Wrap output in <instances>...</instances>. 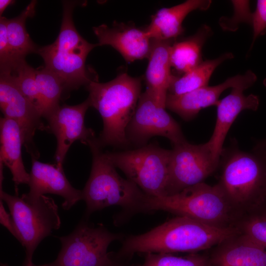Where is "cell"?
<instances>
[{"label":"cell","mask_w":266,"mask_h":266,"mask_svg":"<svg viewBox=\"0 0 266 266\" xmlns=\"http://www.w3.org/2000/svg\"><path fill=\"white\" fill-rule=\"evenodd\" d=\"M239 233L235 227L219 228L178 216L139 235L127 238L121 253H197L217 246Z\"/></svg>","instance_id":"6da1fadb"},{"label":"cell","mask_w":266,"mask_h":266,"mask_svg":"<svg viewBox=\"0 0 266 266\" xmlns=\"http://www.w3.org/2000/svg\"><path fill=\"white\" fill-rule=\"evenodd\" d=\"M86 87L90 107L102 119L103 129L98 138L101 146H128L127 129L141 94V78L124 72L106 83L92 80Z\"/></svg>","instance_id":"7a4b0ae2"},{"label":"cell","mask_w":266,"mask_h":266,"mask_svg":"<svg viewBox=\"0 0 266 266\" xmlns=\"http://www.w3.org/2000/svg\"><path fill=\"white\" fill-rule=\"evenodd\" d=\"M217 185L239 214L253 211L266 200V156L254 150L242 151L232 145L224 148L219 159Z\"/></svg>","instance_id":"3957f363"},{"label":"cell","mask_w":266,"mask_h":266,"mask_svg":"<svg viewBox=\"0 0 266 266\" xmlns=\"http://www.w3.org/2000/svg\"><path fill=\"white\" fill-rule=\"evenodd\" d=\"M163 210L208 226L228 228L238 221L237 211L217 184L202 182L169 196L147 197L141 211Z\"/></svg>","instance_id":"277c9868"},{"label":"cell","mask_w":266,"mask_h":266,"mask_svg":"<svg viewBox=\"0 0 266 266\" xmlns=\"http://www.w3.org/2000/svg\"><path fill=\"white\" fill-rule=\"evenodd\" d=\"M63 3V18L58 36L52 44L38 47L37 53L43 58L45 66L60 78L65 95L94 80L90 77L85 62L98 44L88 42L76 29L72 13L76 2L68 0Z\"/></svg>","instance_id":"5b68a950"},{"label":"cell","mask_w":266,"mask_h":266,"mask_svg":"<svg viewBox=\"0 0 266 266\" xmlns=\"http://www.w3.org/2000/svg\"><path fill=\"white\" fill-rule=\"evenodd\" d=\"M92 155L89 179L82 190L86 216L111 206L141 211L148 197L136 184L122 178L106 158L96 137L87 145Z\"/></svg>","instance_id":"8992f818"},{"label":"cell","mask_w":266,"mask_h":266,"mask_svg":"<svg viewBox=\"0 0 266 266\" xmlns=\"http://www.w3.org/2000/svg\"><path fill=\"white\" fill-rule=\"evenodd\" d=\"M0 197L8 206L20 237L19 242L25 248L24 265L30 264L39 243L61 226L58 206L52 198L45 195L30 200L24 194L19 197L1 189Z\"/></svg>","instance_id":"52a82bcc"},{"label":"cell","mask_w":266,"mask_h":266,"mask_svg":"<svg viewBox=\"0 0 266 266\" xmlns=\"http://www.w3.org/2000/svg\"><path fill=\"white\" fill-rule=\"evenodd\" d=\"M171 150L150 144L120 152H106L105 156L127 179L150 197L166 194Z\"/></svg>","instance_id":"ba28073f"},{"label":"cell","mask_w":266,"mask_h":266,"mask_svg":"<svg viewBox=\"0 0 266 266\" xmlns=\"http://www.w3.org/2000/svg\"><path fill=\"white\" fill-rule=\"evenodd\" d=\"M58 238L61 250L48 266H118L107 249L120 235L104 228L93 227L83 220L69 234Z\"/></svg>","instance_id":"9c48e42d"},{"label":"cell","mask_w":266,"mask_h":266,"mask_svg":"<svg viewBox=\"0 0 266 266\" xmlns=\"http://www.w3.org/2000/svg\"><path fill=\"white\" fill-rule=\"evenodd\" d=\"M219 164L206 142L193 144L186 141L173 145L170 153L166 196L203 182L217 170Z\"/></svg>","instance_id":"30bf717a"},{"label":"cell","mask_w":266,"mask_h":266,"mask_svg":"<svg viewBox=\"0 0 266 266\" xmlns=\"http://www.w3.org/2000/svg\"><path fill=\"white\" fill-rule=\"evenodd\" d=\"M147 91L141 93L134 114L127 129L130 144H147L155 136L167 138L173 145L187 141L178 123Z\"/></svg>","instance_id":"8fae6325"},{"label":"cell","mask_w":266,"mask_h":266,"mask_svg":"<svg viewBox=\"0 0 266 266\" xmlns=\"http://www.w3.org/2000/svg\"><path fill=\"white\" fill-rule=\"evenodd\" d=\"M0 71V107L3 117L17 123L23 145L32 159L37 160L39 153L33 138L37 130L47 132V125L37 109L21 92L10 71Z\"/></svg>","instance_id":"7c38bea8"},{"label":"cell","mask_w":266,"mask_h":266,"mask_svg":"<svg viewBox=\"0 0 266 266\" xmlns=\"http://www.w3.org/2000/svg\"><path fill=\"white\" fill-rule=\"evenodd\" d=\"M89 107L87 99L77 105H60L46 118L48 123L47 132L52 133L56 138L55 159V164L59 168H63L65 158L73 142L79 140L87 145L89 141L96 137L94 130L85 125V116Z\"/></svg>","instance_id":"4fadbf2b"},{"label":"cell","mask_w":266,"mask_h":266,"mask_svg":"<svg viewBox=\"0 0 266 266\" xmlns=\"http://www.w3.org/2000/svg\"><path fill=\"white\" fill-rule=\"evenodd\" d=\"M251 70L243 75H236L215 86H206L194 91L179 95L167 94L166 107L185 121L195 118L202 109L218 104L222 93L228 88H238L245 90L256 81Z\"/></svg>","instance_id":"5bb4252c"},{"label":"cell","mask_w":266,"mask_h":266,"mask_svg":"<svg viewBox=\"0 0 266 266\" xmlns=\"http://www.w3.org/2000/svg\"><path fill=\"white\" fill-rule=\"evenodd\" d=\"M28 185L29 191L24 194L30 200H35L47 194L62 197V207L70 209L80 200H83L82 190L74 188L67 180L63 168L56 164L44 163L32 159Z\"/></svg>","instance_id":"9a60e30c"},{"label":"cell","mask_w":266,"mask_h":266,"mask_svg":"<svg viewBox=\"0 0 266 266\" xmlns=\"http://www.w3.org/2000/svg\"><path fill=\"white\" fill-rule=\"evenodd\" d=\"M99 43L109 45L117 50L127 62L147 58L152 40L145 29L133 24L114 22L111 27L102 24L93 28Z\"/></svg>","instance_id":"2e32d148"},{"label":"cell","mask_w":266,"mask_h":266,"mask_svg":"<svg viewBox=\"0 0 266 266\" xmlns=\"http://www.w3.org/2000/svg\"><path fill=\"white\" fill-rule=\"evenodd\" d=\"M243 89L232 88L231 93L219 100L217 104L216 123L213 133L206 142L214 158L219 161L224 149L223 144L231 126L243 110H256L259 100L253 94L245 96Z\"/></svg>","instance_id":"e0dca14e"},{"label":"cell","mask_w":266,"mask_h":266,"mask_svg":"<svg viewBox=\"0 0 266 266\" xmlns=\"http://www.w3.org/2000/svg\"><path fill=\"white\" fill-rule=\"evenodd\" d=\"M208 266H266V250L239 232L216 246Z\"/></svg>","instance_id":"ac0fdd59"},{"label":"cell","mask_w":266,"mask_h":266,"mask_svg":"<svg viewBox=\"0 0 266 266\" xmlns=\"http://www.w3.org/2000/svg\"><path fill=\"white\" fill-rule=\"evenodd\" d=\"M211 3L209 0H188L160 9L151 17L150 23L145 30L152 40H175L184 33L182 23L185 17L194 10H206Z\"/></svg>","instance_id":"d6986e66"},{"label":"cell","mask_w":266,"mask_h":266,"mask_svg":"<svg viewBox=\"0 0 266 266\" xmlns=\"http://www.w3.org/2000/svg\"><path fill=\"white\" fill-rule=\"evenodd\" d=\"M174 41L152 40L145 75L146 90L165 107L173 77L169 52Z\"/></svg>","instance_id":"ffe728a7"},{"label":"cell","mask_w":266,"mask_h":266,"mask_svg":"<svg viewBox=\"0 0 266 266\" xmlns=\"http://www.w3.org/2000/svg\"><path fill=\"white\" fill-rule=\"evenodd\" d=\"M0 164L5 165L12 175L16 195L18 186L29 184L30 173L24 165L22 146L23 141L21 132L14 120L1 117L0 119Z\"/></svg>","instance_id":"44dd1931"},{"label":"cell","mask_w":266,"mask_h":266,"mask_svg":"<svg viewBox=\"0 0 266 266\" xmlns=\"http://www.w3.org/2000/svg\"><path fill=\"white\" fill-rule=\"evenodd\" d=\"M212 34L211 28L204 25L193 35L173 42L169 52L171 68L182 75L200 65L203 61L202 47Z\"/></svg>","instance_id":"7402d4cb"},{"label":"cell","mask_w":266,"mask_h":266,"mask_svg":"<svg viewBox=\"0 0 266 266\" xmlns=\"http://www.w3.org/2000/svg\"><path fill=\"white\" fill-rule=\"evenodd\" d=\"M233 57L231 53L223 54L214 59L202 61L196 67L180 76L173 75L167 94L179 96L207 86L217 67Z\"/></svg>","instance_id":"603a6c76"},{"label":"cell","mask_w":266,"mask_h":266,"mask_svg":"<svg viewBox=\"0 0 266 266\" xmlns=\"http://www.w3.org/2000/svg\"><path fill=\"white\" fill-rule=\"evenodd\" d=\"M36 3V0H32L19 15L7 18L8 41L17 60L25 59L29 54L37 53L38 47L32 40L26 28V20L33 16Z\"/></svg>","instance_id":"cb8c5ba5"},{"label":"cell","mask_w":266,"mask_h":266,"mask_svg":"<svg viewBox=\"0 0 266 266\" xmlns=\"http://www.w3.org/2000/svg\"><path fill=\"white\" fill-rule=\"evenodd\" d=\"M35 78L40 101V113L46 119L60 106L64 93L60 78L45 66L35 69Z\"/></svg>","instance_id":"d4e9b609"},{"label":"cell","mask_w":266,"mask_h":266,"mask_svg":"<svg viewBox=\"0 0 266 266\" xmlns=\"http://www.w3.org/2000/svg\"><path fill=\"white\" fill-rule=\"evenodd\" d=\"M8 69L10 71L21 92L40 113V101L35 78V69L28 65L25 59H22Z\"/></svg>","instance_id":"484cf974"},{"label":"cell","mask_w":266,"mask_h":266,"mask_svg":"<svg viewBox=\"0 0 266 266\" xmlns=\"http://www.w3.org/2000/svg\"><path fill=\"white\" fill-rule=\"evenodd\" d=\"M236 226L240 233L266 250V211H255L238 220Z\"/></svg>","instance_id":"4316f807"},{"label":"cell","mask_w":266,"mask_h":266,"mask_svg":"<svg viewBox=\"0 0 266 266\" xmlns=\"http://www.w3.org/2000/svg\"><path fill=\"white\" fill-rule=\"evenodd\" d=\"M141 266H208V259L197 253L182 257L170 253H148Z\"/></svg>","instance_id":"83f0119b"},{"label":"cell","mask_w":266,"mask_h":266,"mask_svg":"<svg viewBox=\"0 0 266 266\" xmlns=\"http://www.w3.org/2000/svg\"><path fill=\"white\" fill-rule=\"evenodd\" d=\"M17 60L11 50L7 31V18H0V69L11 68Z\"/></svg>","instance_id":"f1b7e54d"},{"label":"cell","mask_w":266,"mask_h":266,"mask_svg":"<svg viewBox=\"0 0 266 266\" xmlns=\"http://www.w3.org/2000/svg\"><path fill=\"white\" fill-rule=\"evenodd\" d=\"M250 24L253 29V45L258 36L266 33V0H257L255 10L252 13Z\"/></svg>","instance_id":"f546056e"},{"label":"cell","mask_w":266,"mask_h":266,"mask_svg":"<svg viewBox=\"0 0 266 266\" xmlns=\"http://www.w3.org/2000/svg\"><path fill=\"white\" fill-rule=\"evenodd\" d=\"M3 201L0 200V222L9 232L19 242L20 237L17 232L14 220L10 213L5 209Z\"/></svg>","instance_id":"4dcf8cb0"},{"label":"cell","mask_w":266,"mask_h":266,"mask_svg":"<svg viewBox=\"0 0 266 266\" xmlns=\"http://www.w3.org/2000/svg\"><path fill=\"white\" fill-rule=\"evenodd\" d=\"M14 0H0V15H1L5 9L10 4L14 3Z\"/></svg>","instance_id":"1f68e13d"},{"label":"cell","mask_w":266,"mask_h":266,"mask_svg":"<svg viewBox=\"0 0 266 266\" xmlns=\"http://www.w3.org/2000/svg\"><path fill=\"white\" fill-rule=\"evenodd\" d=\"M253 150L266 153V139L258 142Z\"/></svg>","instance_id":"d6a6232c"},{"label":"cell","mask_w":266,"mask_h":266,"mask_svg":"<svg viewBox=\"0 0 266 266\" xmlns=\"http://www.w3.org/2000/svg\"><path fill=\"white\" fill-rule=\"evenodd\" d=\"M0 266H9L7 265L6 264L1 263ZM24 266H48V264H44L42 265H36L32 263L29 265H24Z\"/></svg>","instance_id":"836d02e7"},{"label":"cell","mask_w":266,"mask_h":266,"mask_svg":"<svg viewBox=\"0 0 266 266\" xmlns=\"http://www.w3.org/2000/svg\"><path fill=\"white\" fill-rule=\"evenodd\" d=\"M262 153H263V154H264L266 155V153H265V152H262Z\"/></svg>","instance_id":"e575fe53"}]
</instances>
